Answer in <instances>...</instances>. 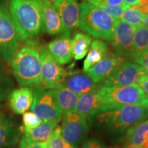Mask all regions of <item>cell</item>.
Instances as JSON below:
<instances>
[{
	"mask_svg": "<svg viewBox=\"0 0 148 148\" xmlns=\"http://www.w3.org/2000/svg\"><path fill=\"white\" fill-rule=\"evenodd\" d=\"M148 119V106L102 105L88 118L91 126L117 137L136 123Z\"/></svg>",
	"mask_w": 148,
	"mask_h": 148,
	"instance_id": "obj_1",
	"label": "cell"
},
{
	"mask_svg": "<svg viewBox=\"0 0 148 148\" xmlns=\"http://www.w3.org/2000/svg\"><path fill=\"white\" fill-rule=\"evenodd\" d=\"M8 6L21 40L36 36L41 32L42 14L35 0H8Z\"/></svg>",
	"mask_w": 148,
	"mask_h": 148,
	"instance_id": "obj_2",
	"label": "cell"
},
{
	"mask_svg": "<svg viewBox=\"0 0 148 148\" xmlns=\"http://www.w3.org/2000/svg\"><path fill=\"white\" fill-rule=\"evenodd\" d=\"M11 67L21 86L36 87L42 85L39 51L32 45L18 49L12 60Z\"/></svg>",
	"mask_w": 148,
	"mask_h": 148,
	"instance_id": "obj_3",
	"label": "cell"
},
{
	"mask_svg": "<svg viewBox=\"0 0 148 148\" xmlns=\"http://www.w3.org/2000/svg\"><path fill=\"white\" fill-rule=\"evenodd\" d=\"M79 28L94 38L109 41L118 18L91 3L82 1L79 3Z\"/></svg>",
	"mask_w": 148,
	"mask_h": 148,
	"instance_id": "obj_4",
	"label": "cell"
},
{
	"mask_svg": "<svg viewBox=\"0 0 148 148\" xmlns=\"http://www.w3.org/2000/svg\"><path fill=\"white\" fill-rule=\"evenodd\" d=\"M97 88L99 106L122 105V106H148V96L136 84L119 87Z\"/></svg>",
	"mask_w": 148,
	"mask_h": 148,
	"instance_id": "obj_5",
	"label": "cell"
},
{
	"mask_svg": "<svg viewBox=\"0 0 148 148\" xmlns=\"http://www.w3.org/2000/svg\"><path fill=\"white\" fill-rule=\"evenodd\" d=\"M21 41L9 12L8 3L0 1V58L10 62L18 50Z\"/></svg>",
	"mask_w": 148,
	"mask_h": 148,
	"instance_id": "obj_6",
	"label": "cell"
},
{
	"mask_svg": "<svg viewBox=\"0 0 148 148\" xmlns=\"http://www.w3.org/2000/svg\"><path fill=\"white\" fill-rule=\"evenodd\" d=\"M34 88V99L29 110L42 121H52L58 124L62 114L55 102L51 90L43 86Z\"/></svg>",
	"mask_w": 148,
	"mask_h": 148,
	"instance_id": "obj_7",
	"label": "cell"
},
{
	"mask_svg": "<svg viewBox=\"0 0 148 148\" xmlns=\"http://www.w3.org/2000/svg\"><path fill=\"white\" fill-rule=\"evenodd\" d=\"M61 136L66 143L77 148L86 139L88 132L86 119L74 111L62 114Z\"/></svg>",
	"mask_w": 148,
	"mask_h": 148,
	"instance_id": "obj_8",
	"label": "cell"
},
{
	"mask_svg": "<svg viewBox=\"0 0 148 148\" xmlns=\"http://www.w3.org/2000/svg\"><path fill=\"white\" fill-rule=\"evenodd\" d=\"M145 71L132 61L123 62L108 76L96 84L98 88L119 87L134 84Z\"/></svg>",
	"mask_w": 148,
	"mask_h": 148,
	"instance_id": "obj_9",
	"label": "cell"
},
{
	"mask_svg": "<svg viewBox=\"0 0 148 148\" xmlns=\"http://www.w3.org/2000/svg\"><path fill=\"white\" fill-rule=\"evenodd\" d=\"M38 51L41 62L42 86L47 89H53L61 86V82L66 71L56 60L47 47L41 46Z\"/></svg>",
	"mask_w": 148,
	"mask_h": 148,
	"instance_id": "obj_10",
	"label": "cell"
},
{
	"mask_svg": "<svg viewBox=\"0 0 148 148\" xmlns=\"http://www.w3.org/2000/svg\"><path fill=\"white\" fill-rule=\"evenodd\" d=\"M136 27L118 18L109 43L115 54L124 58L132 59L133 42Z\"/></svg>",
	"mask_w": 148,
	"mask_h": 148,
	"instance_id": "obj_11",
	"label": "cell"
},
{
	"mask_svg": "<svg viewBox=\"0 0 148 148\" xmlns=\"http://www.w3.org/2000/svg\"><path fill=\"white\" fill-rule=\"evenodd\" d=\"M53 4L60 16L64 34H69L79 27V5L77 0H53Z\"/></svg>",
	"mask_w": 148,
	"mask_h": 148,
	"instance_id": "obj_12",
	"label": "cell"
},
{
	"mask_svg": "<svg viewBox=\"0 0 148 148\" xmlns=\"http://www.w3.org/2000/svg\"><path fill=\"white\" fill-rule=\"evenodd\" d=\"M40 9L42 18V32L49 35L64 34L63 27L56 9L51 0H35Z\"/></svg>",
	"mask_w": 148,
	"mask_h": 148,
	"instance_id": "obj_13",
	"label": "cell"
},
{
	"mask_svg": "<svg viewBox=\"0 0 148 148\" xmlns=\"http://www.w3.org/2000/svg\"><path fill=\"white\" fill-rule=\"evenodd\" d=\"M61 85L78 95L92 91L97 88L95 83L85 71H66Z\"/></svg>",
	"mask_w": 148,
	"mask_h": 148,
	"instance_id": "obj_14",
	"label": "cell"
},
{
	"mask_svg": "<svg viewBox=\"0 0 148 148\" xmlns=\"http://www.w3.org/2000/svg\"><path fill=\"white\" fill-rule=\"evenodd\" d=\"M125 60L126 59L115 53H109L106 57L85 71L90 77L93 82L97 84L105 77L108 76L118 66L125 62Z\"/></svg>",
	"mask_w": 148,
	"mask_h": 148,
	"instance_id": "obj_15",
	"label": "cell"
},
{
	"mask_svg": "<svg viewBox=\"0 0 148 148\" xmlns=\"http://www.w3.org/2000/svg\"><path fill=\"white\" fill-rule=\"evenodd\" d=\"M71 34H62L48 44L47 49L56 60L61 65L70 62L71 56Z\"/></svg>",
	"mask_w": 148,
	"mask_h": 148,
	"instance_id": "obj_16",
	"label": "cell"
},
{
	"mask_svg": "<svg viewBox=\"0 0 148 148\" xmlns=\"http://www.w3.org/2000/svg\"><path fill=\"white\" fill-rule=\"evenodd\" d=\"M124 148H148V119L127 130L124 136Z\"/></svg>",
	"mask_w": 148,
	"mask_h": 148,
	"instance_id": "obj_17",
	"label": "cell"
},
{
	"mask_svg": "<svg viewBox=\"0 0 148 148\" xmlns=\"http://www.w3.org/2000/svg\"><path fill=\"white\" fill-rule=\"evenodd\" d=\"M34 99V92L30 87L23 86L12 92L9 105L14 113L23 114L30 108Z\"/></svg>",
	"mask_w": 148,
	"mask_h": 148,
	"instance_id": "obj_18",
	"label": "cell"
},
{
	"mask_svg": "<svg viewBox=\"0 0 148 148\" xmlns=\"http://www.w3.org/2000/svg\"><path fill=\"white\" fill-rule=\"evenodd\" d=\"M50 90L55 102L62 114L75 110L79 95L62 86Z\"/></svg>",
	"mask_w": 148,
	"mask_h": 148,
	"instance_id": "obj_19",
	"label": "cell"
},
{
	"mask_svg": "<svg viewBox=\"0 0 148 148\" xmlns=\"http://www.w3.org/2000/svg\"><path fill=\"white\" fill-rule=\"evenodd\" d=\"M21 132L12 117H5L0 123V148H8L16 144Z\"/></svg>",
	"mask_w": 148,
	"mask_h": 148,
	"instance_id": "obj_20",
	"label": "cell"
},
{
	"mask_svg": "<svg viewBox=\"0 0 148 148\" xmlns=\"http://www.w3.org/2000/svg\"><path fill=\"white\" fill-rule=\"evenodd\" d=\"M97 88L92 91L79 95L75 110L83 118L88 119L90 114L99 106Z\"/></svg>",
	"mask_w": 148,
	"mask_h": 148,
	"instance_id": "obj_21",
	"label": "cell"
},
{
	"mask_svg": "<svg viewBox=\"0 0 148 148\" xmlns=\"http://www.w3.org/2000/svg\"><path fill=\"white\" fill-rule=\"evenodd\" d=\"M57 125L58 124L54 122L42 121V123L36 127L29 129L23 126L21 127V130L25 138L37 143H45L51 137Z\"/></svg>",
	"mask_w": 148,
	"mask_h": 148,
	"instance_id": "obj_22",
	"label": "cell"
},
{
	"mask_svg": "<svg viewBox=\"0 0 148 148\" xmlns=\"http://www.w3.org/2000/svg\"><path fill=\"white\" fill-rule=\"evenodd\" d=\"M110 53L108 43L101 39H95L90 44L89 50L83 63V69L86 71L106 57Z\"/></svg>",
	"mask_w": 148,
	"mask_h": 148,
	"instance_id": "obj_23",
	"label": "cell"
},
{
	"mask_svg": "<svg viewBox=\"0 0 148 148\" xmlns=\"http://www.w3.org/2000/svg\"><path fill=\"white\" fill-rule=\"evenodd\" d=\"M92 38L86 33L77 32L71 39V56L75 60H82L87 54Z\"/></svg>",
	"mask_w": 148,
	"mask_h": 148,
	"instance_id": "obj_24",
	"label": "cell"
},
{
	"mask_svg": "<svg viewBox=\"0 0 148 148\" xmlns=\"http://www.w3.org/2000/svg\"><path fill=\"white\" fill-rule=\"evenodd\" d=\"M147 50H148V27L141 25L136 27L134 32L132 60Z\"/></svg>",
	"mask_w": 148,
	"mask_h": 148,
	"instance_id": "obj_25",
	"label": "cell"
},
{
	"mask_svg": "<svg viewBox=\"0 0 148 148\" xmlns=\"http://www.w3.org/2000/svg\"><path fill=\"white\" fill-rule=\"evenodd\" d=\"M145 15V14L142 13L141 12L136 9L128 8L123 12L119 19L135 27H138L143 25Z\"/></svg>",
	"mask_w": 148,
	"mask_h": 148,
	"instance_id": "obj_26",
	"label": "cell"
},
{
	"mask_svg": "<svg viewBox=\"0 0 148 148\" xmlns=\"http://www.w3.org/2000/svg\"><path fill=\"white\" fill-rule=\"evenodd\" d=\"M47 148H75L66 143L61 136L60 126L57 125L49 140L45 143Z\"/></svg>",
	"mask_w": 148,
	"mask_h": 148,
	"instance_id": "obj_27",
	"label": "cell"
},
{
	"mask_svg": "<svg viewBox=\"0 0 148 148\" xmlns=\"http://www.w3.org/2000/svg\"><path fill=\"white\" fill-rule=\"evenodd\" d=\"M42 120L32 112H25L23 114V127L32 129L39 125Z\"/></svg>",
	"mask_w": 148,
	"mask_h": 148,
	"instance_id": "obj_28",
	"label": "cell"
},
{
	"mask_svg": "<svg viewBox=\"0 0 148 148\" xmlns=\"http://www.w3.org/2000/svg\"><path fill=\"white\" fill-rule=\"evenodd\" d=\"M86 2L99 7L100 5H120L123 4V0H83Z\"/></svg>",
	"mask_w": 148,
	"mask_h": 148,
	"instance_id": "obj_29",
	"label": "cell"
},
{
	"mask_svg": "<svg viewBox=\"0 0 148 148\" xmlns=\"http://www.w3.org/2000/svg\"><path fill=\"white\" fill-rule=\"evenodd\" d=\"M18 148H47L45 143H37L23 136L20 140Z\"/></svg>",
	"mask_w": 148,
	"mask_h": 148,
	"instance_id": "obj_30",
	"label": "cell"
},
{
	"mask_svg": "<svg viewBox=\"0 0 148 148\" xmlns=\"http://www.w3.org/2000/svg\"><path fill=\"white\" fill-rule=\"evenodd\" d=\"M133 62L140 65L148 73V50L144 51L137 57L133 59Z\"/></svg>",
	"mask_w": 148,
	"mask_h": 148,
	"instance_id": "obj_31",
	"label": "cell"
},
{
	"mask_svg": "<svg viewBox=\"0 0 148 148\" xmlns=\"http://www.w3.org/2000/svg\"><path fill=\"white\" fill-rule=\"evenodd\" d=\"M104 145L97 138H90L85 140L80 148H105Z\"/></svg>",
	"mask_w": 148,
	"mask_h": 148,
	"instance_id": "obj_32",
	"label": "cell"
},
{
	"mask_svg": "<svg viewBox=\"0 0 148 148\" xmlns=\"http://www.w3.org/2000/svg\"><path fill=\"white\" fill-rule=\"evenodd\" d=\"M136 84L143 90L144 93L148 96V73L145 72L138 77L136 81Z\"/></svg>",
	"mask_w": 148,
	"mask_h": 148,
	"instance_id": "obj_33",
	"label": "cell"
},
{
	"mask_svg": "<svg viewBox=\"0 0 148 148\" xmlns=\"http://www.w3.org/2000/svg\"><path fill=\"white\" fill-rule=\"evenodd\" d=\"M132 8L139 10L144 14H147L148 13V0H140L139 3Z\"/></svg>",
	"mask_w": 148,
	"mask_h": 148,
	"instance_id": "obj_34",
	"label": "cell"
},
{
	"mask_svg": "<svg viewBox=\"0 0 148 148\" xmlns=\"http://www.w3.org/2000/svg\"><path fill=\"white\" fill-rule=\"evenodd\" d=\"M140 0H123V4L128 8H132L139 3Z\"/></svg>",
	"mask_w": 148,
	"mask_h": 148,
	"instance_id": "obj_35",
	"label": "cell"
},
{
	"mask_svg": "<svg viewBox=\"0 0 148 148\" xmlns=\"http://www.w3.org/2000/svg\"><path fill=\"white\" fill-rule=\"evenodd\" d=\"M143 25V26L148 27V13L145 15V17L143 18V25Z\"/></svg>",
	"mask_w": 148,
	"mask_h": 148,
	"instance_id": "obj_36",
	"label": "cell"
},
{
	"mask_svg": "<svg viewBox=\"0 0 148 148\" xmlns=\"http://www.w3.org/2000/svg\"><path fill=\"white\" fill-rule=\"evenodd\" d=\"M5 116H4V114H3V113L2 112H1V110H0V123H1V121L4 119Z\"/></svg>",
	"mask_w": 148,
	"mask_h": 148,
	"instance_id": "obj_37",
	"label": "cell"
},
{
	"mask_svg": "<svg viewBox=\"0 0 148 148\" xmlns=\"http://www.w3.org/2000/svg\"><path fill=\"white\" fill-rule=\"evenodd\" d=\"M1 91H0V99H1Z\"/></svg>",
	"mask_w": 148,
	"mask_h": 148,
	"instance_id": "obj_38",
	"label": "cell"
},
{
	"mask_svg": "<svg viewBox=\"0 0 148 148\" xmlns=\"http://www.w3.org/2000/svg\"><path fill=\"white\" fill-rule=\"evenodd\" d=\"M106 148V147H105ZM108 148H120V147H108Z\"/></svg>",
	"mask_w": 148,
	"mask_h": 148,
	"instance_id": "obj_39",
	"label": "cell"
},
{
	"mask_svg": "<svg viewBox=\"0 0 148 148\" xmlns=\"http://www.w3.org/2000/svg\"><path fill=\"white\" fill-rule=\"evenodd\" d=\"M51 1H53V0H51Z\"/></svg>",
	"mask_w": 148,
	"mask_h": 148,
	"instance_id": "obj_40",
	"label": "cell"
}]
</instances>
